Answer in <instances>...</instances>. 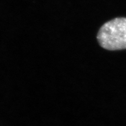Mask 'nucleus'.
Returning <instances> with one entry per match:
<instances>
[{
    "mask_svg": "<svg viewBox=\"0 0 126 126\" xmlns=\"http://www.w3.org/2000/svg\"><path fill=\"white\" fill-rule=\"evenodd\" d=\"M97 39L105 49H126V17H117L105 22L99 30Z\"/></svg>",
    "mask_w": 126,
    "mask_h": 126,
    "instance_id": "obj_1",
    "label": "nucleus"
}]
</instances>
